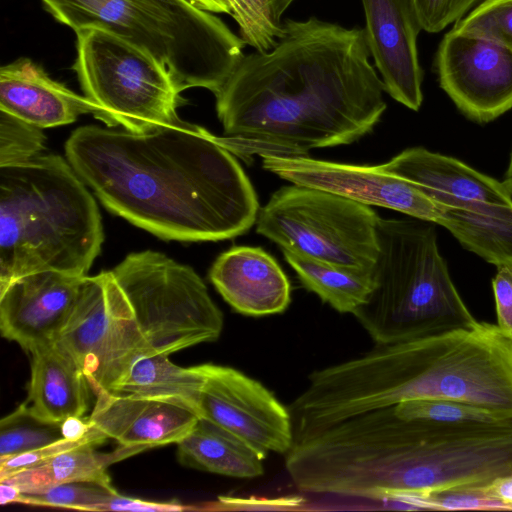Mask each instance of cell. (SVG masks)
<instances>
[{
	"instance_id": "obj_1",
	"label": "cell",
	"mask_w": 512,
	"mask_h": 512,
	"mask_svg": "<svg viewBox=\"0 0 512 512\" xmlns=\"http://www.w3.org/2000/svg\"><path fill=\"white\" fill-rule=\"evenodd\" d=\"M364 29L316 17L284 20L269 51L244 55L216 110L234 155L306 156L370 133L386 110Z\"/></svg>"
},
{
	"instance_id": "obj_2",
	"label": "cell",
	"mask_w": 512,
	"mask_h": 512,
	"mask_svg": "<svg viewBox=\"0 0 512 512\" xmlns=\"http://www.w3.org/2000/svg\"><path fill=\"white\" fill-rule=\"evenodd\" d=\"M65 154L109 211L162 239L225 240L256 223L249 178L218 136L198 125L141 133L86 125L72 132Z\"/></svg>"
},
{
	"instance_id": "obj_3",
	"label": "cell",
	"mask_w": 512,
	"mask_h": 512,
	"mask_svg": "<svg viewBox=\"0 0 512 512\" xmlns=\"http://www.w3.org/2000/svg\"><path fill=\"white\" fill-rule=\"evenodd\" d=\"M413 399L450 400L512 416V340L497 324L379 345L313 371L289 405L294 428L308 432Z\"/></svg>"
},
{
	"instance_id": "obj_4",
	"label": "cell",
	"mask_w": 512,
	"mask_h": 512,
	"mask_svg": "<svg viewBox=\"0 0 512 512\" xmlns=\"http://www.w3.org/2000/svg\"><path fill=\"white\" fill-rule=\"evenodd\" d=\"M335 472L350 497L412 499L449 491H487L512 477V416L404 419L390 406L347 418Z\"/></svg>"
},
{
	"instance_id": "obj_5",
	"label": "cell",
	"mask_w": 512,
	"mask_h": 512,
	"mask_svg": "<svg viewBox=\"0 0 512 512\" xmlns=\"http://www.w3.org/2000/svg\"><path fill=\"white\" fill-rule=\"evenodd\" d=\"M85 185L59 155L0 167V288L41 271L87 275L104 232Z\"/></svg>"
},
{
	"instance_id": "obj_6",
	"label": "cell",
	"mask_w": 512,
	"mask_h": 512,
	"mask_svg": "<svg viewBox=\"0 0 512 512\" xmlns=\"http://www.w3.org/2000/svg\"><path fill=\"white\" fill-rule=\"evenodd\" d=\"M433 224L379 217L374 287L353 312L375 344L435 336L478 322L450 277Z\"/></svg>"
},
{
	"instance_id": "obj_7",
	"label": "cell",
	"mask_w": 512,
	"mask_h": 512,
	"mask_svg": "<svg viewBox=\"0 0 512 512\" xmlns=\"http://www.w3.org/2000/svg\"><path fill=\"white\" fill-rule=\"evenodd\" d=\"M59 23L76 31L106 28L155 56L181 91L216 95L243 58L246 45L215 13L161 0H41Z\"/></svg>"
},
{
	"instance_id": "obj_8",
	"label": "cell",
	"mask_w": 512,
	"mask_h": 512,
	"mask_svg": "<svg viewBox=\"0 0 512 512\" xmlns=\"http://www.w3.org/2000/svg\"><path fill=\"white\" fill-rule=\"evenodd\" d=\"M111 272L131 305L132 318L105 374L106 390L139 356H170L220 337L223 314L190 266L146 250L129 254Z\"/></svg>"
},
{
	"instance_id": "obj_9",
	"label": "cell",
	"mask_w": 512,
	"mask_h": 512,
	"mask_svg": "<svg viewBox=\"0 0 512 512\" xmlns=\"http://www.w3.org/2000/svg\"><path fill=\"white\" fill-rule=\"evenodd\" d=\"M74 32L73 70L95 118L136 133L183 121L177 113L185 103L182 91L149 51L100 26Z\"/></svg>"
},
{
	"instance_id": "obj_10",
	"label": "cell",
	"mask_w": 512,
	"mask_h": 512,
	"mask_svg": "<svg viewBox=\"0 0 512 512\" xmlns=\"http://www.w3.org/2000/svg\"><path fill=\"white\" fill-rule=\"evenodd\" d=\"M379 216L345 196L301 185L284 186L259 210L256 232L323 262L372 270Z\"/></svg>"
},
{
	"instance_id": "obj_11",
	"label": "cell",
	"mask_w": 512,
	"mask_h": 512,
	"mask_svg": "<svg viewBox=\"0 0 512 512\" xmlns=\"http://www.w3.org/2000/svg\"><path fill=\"white\" fill-rule=\"evenodd\" d=\"M204 375L200 418L236 435L264 456L286 454L293 444L289 409L259 381L218 364L199 365Z\"/></svg>"
},
{
	"instance_id": "obj_12",
	"label": "cell",
	"mask_w": 512,
	"mask_h": 512,
	"mask_svg": "<svg viewBox=\"0 0 512 512\" xmlns=\"http://www.w3.org/2000/svg\"><path fill=\"white\" fill-rule=\"evenodd\" d=\"M263 168L292 184L321 189L439 224L445 206L412 182L380 165H357L306 156H262Z\"/></svg>"
},
{
	"instance_id": "obj_13",
	"label": "cell",
	"mask_w": 512,
	"mask_h": 512,
	"mask_svg": "<svg viewBox=\"0 0 512 512\" xmlns=\"http://www.w3.org/2000/svg\"><path fill=\"white\" fill-rule=\"evenodd\" d=\"M439 85L467 118L487 123L512 108V50L451 29L436 51Z\"/></svg>"
},
{
	"instance_id": "obj_14",
	"label": "cell",
	"mask_w": 512,
	"mask_h": 512,
	"mask_svg": "<svg viewBox=\"0 0 512 512\" xmlns=\"http://www.w3.org/2000/svg\"><path fill=\"white\" fill-rule=\"evenodd\" d=\"M367 46L384 90L413 111L422 105L423 70L417 37L422 30L413 0H361Z\"/></svg>"
},
{
	"instance_id": "obj_15",
	"label": "cell",
	"mask_w": 512,
	"mask_h": 512,
	"mask_svg": "<svg viewBox=\"0 0 512 512\" xmlns=\"http://www.w3.org/2000/svg\"><path fill=\"white\" fill-rule=\"evenodd\" d=\"M85 276L48 270L24 275L0 288L2 336L28 353L55 342Z\"/></svg>"
},
{
	"instance_id": "obj_16",
	"label": "cell",
	"mask_w": 512,
	"mask_h": 512,
	"mask_svg": "<svg viewBox=\"0 0 512 512\" xmlns=\"http://www.w3.org/2000/svg\"><path fill=\"white\" fill-rule=\"evenodd\" d=\"M131 318V305L111 271L86 275L55 343L74 359L89 381L109 354L119 327Z\"/></svg>"
},
{
	"instance_id": "obj_17",
	"label": "cell",
	"mask_w": 512,
	"mask_h": 512,
	"mask_svg": "<svg viewBox=\"0 0 512 512\" xmlns=\"http://www.w3.org/2000/svg\"><path fill=\"white\" fill-rule=\"evenodd\" d=\"M90 423L119 445L143 451L185 438L199 417L188 407L160 399L93 389Z\"/></svg>"
},
{
	"instance_id": "obj_18",
	"label": "cell",
	"mask_w": 512,
	"mask_h": 512,
	"mask_svg": "<svg viewBox=\"0 0 512 512\" xmlns=\"http://www.w3.org/2000/svg\"><path fill=\"white\" fill-rule=\"evenodd\" d=\"M381 166L417 185L445 207L512 204V195L503 181L485 175L458 159L422 147L406 149Z\"/></svg>"
},
{
	"instance_id": "obj_19",
	"label": "cell",
	"mask_w": 512,
	"mask_h": 512,
	"mask_svg": "<svg viewBox=\"0 0 512 512\" xmlns=\"http://www.w3.org/2000/svg\"><path fill=\"white\" fill-rule=\"evenodd\" d=\"M209 278L223 299L243 315L279 314L291 302L286 274L260 247L234 246L223 252L213 263Z\"/></svg>"
},
{
	"instance_id": "obj_20",
	"label": "cell",
	"mask_w": 512,
	"mask_h": 512,
	"mask_svg": "<svg viewBox=\"0 0 512 512\" xmlns=\"http://www.w3.org/2000/svg\"><path fill=\"white\" fill-rule=\"evenodd\" d=\"M0 110L42 129L97 112L85 96L52 79L40 64L26 57L0 68Z\"/></svg>"
},
{
	"instance_id": "obj_21",
	"label": "cell",
	"mask_w": 512,
	"mask_h": 512,
	"mask_svg": "<svg viewBox=\"0 0 512 512\" xmlns=\"http://www.w3.org/2000/svg\"><path fill=\"white\" fill-rule=\"evenodd\" d=\"M29 404L39 418L61 424L72 416L82 417L89 407L92 392L87 377L55 342L30 352Z\"/></svg>"
},
{
	"instance_id": "obj_22",
	"label": "cell",
	"mask_w": 512,
	"mask_h": 512,
	"mask_svg": "<svg viewBox=\"0 0 512 512\" xmlns=\"http://www.w3.org/2000/svg\"><path fill=\"white\" fill-rule=\"evenodd\" d=\"M178 461L190 468L235 478L263 475V454L224 428L199 418L177 443Z\"/></svg>"
},
{
	"instance_id": "obj_23",
	"label": "cell",
	"mask_w": 512,
	"mask_h": 512,
	"mask_svg": "<svg viewBox=\"0 0 512 512\" xmlns=\"http://www.w3.org/2000/svg\"><path fill=\"white\" fill-rule=\"evenodd\" d=\"M97 445L92 442L82 444L0 481L17 487L22 493H38L76 481L111 483L108 466L143 451L138 447L119 445L112 452L102 453L96 451Z\"/></svg>"
},
{
	"instance_id": "obj_24",
	"label": "cell",
	"mask_w": 512,
	"mask_h": 512,
	"mask_svg": "<svg viewBox=\"0 0 512 512\" xmlns=\"http://www.w3.org/2000/svg\"><path fill=\"white\" fill-rule=\"evenodd\" d=\"M204 375L199 365L181 367L167 355L136 358L111 391L182 404L200 418L199 398Z\"/></svg>"
},
{
	"instance_id": "obj_25",
	"label": "cell",
	"mask_w": 512,
	"mask_h": 512,
	"mask_svg": "<svg viewBox=\"0 0 512 512\" xmlns=\"http://www.w3.org/2000/svg\"><path fill=\"white\" fill-rule=\"evenodd\" d=\"M439 225L486 262L512 265V204L445 207Z\"/></svg>"
},
{
	"instance_id": "obj_26",
	"label": "cell",
	"mask_w": 512,
	"mask_h": 512,
	"mask_svg": "<svg viewBox=\"0 0 512 512\" xmlns=\"http://www.w3.org/2000/svg\"><path fill=\"white\" fill-rule=\"evenodd\" d=\"M281 250L302 285L340 313L353 314L374 287L373 269L339 266Z\"/></svg>"
},
{
	"instance_id": "obj_27",
	"label": "cell",
	"mask_w": 512,
	"mask_h": 512,
	"mask_svg": "<svg viewBox=\"0 0 512 512\" xmlns=\"http://www.w3.org/2000/svg\"><path fill=\"white\" fill-rule=\"evenodd\" d=\"M245 44L271 50L283 34L282 16L294 0H227Z\"/></svg>"
},
{
	"instance_id": "obj_28",
	"label": "cell",
	"mask_w": 512,
	"mask_h": 512,
	"mask_svg": "<svg viewBox=\"0 0 512 512\" xmlns=\"http://www.w3.org/2000/svg\"><path fill=\"white\" fill-rule=\"evenodd\" d=\"M61 424L36 416L27 401L0 420V459L63 439Z\"/></svg>"
},
{
	"instance_id": "obj_29",
	"label": "cell",
	"mask_w": 512,
	"mask_h": 512,
	"mask_svg": "<svg viewBox=\"0 0 512 512\" xmlns=\"http://www.w3.org/2000/svg\"><path fill=\"white\" fill-rule=\"evenodd\" d=\"M117 494L111 483L76 481L38 493H22L19 503L82 511H102L105 504Z\"/></svg>"
},
{
	"instance_id": "obj_30",
	"label": "cell",
	"mask_w": 512,
	"mask_h": 512,
	"mask_svg": "<svg viewBox=\"0 0 512 512\" xmlns=\"http://www.w3.org/2000/svg\"><path fill=\"white\" fill-rule=\"evenodd\" d=\"M452 29L512 50V0H484Z\"/></svg>"
},
{
	"instance_id": "obj_31",
	"label": "cell",
	"mask_w": 512,
	"mask_h": 512,
	"mask_svg": "<svg viewBox=\"0 0 512 512\" xmlns=\"http://www.w3.org/2000/svg\"><path fill=\"white\" fill-rule=\"evenodd\" d=\"M42 128L0 110V167L27 162L44 150Z\"/></svg>"
},
{
	"instance_id": "obj_32",
	"label": "cell",
	"mask_w": 512,
	"mask_h": 512,
	"mask_svg": "<svg viewBox=\"0 0 512 512\" xmlns=\"http://www.w3.org/2000/svg\"><path fill=\"white\" fill-rule=\"evenodd\" d=\"M108 437L92 425L90 432L80 440L61 439L46 446L25 453L0 459V480H3L23 469L39 465L55 455L78 447L85 443L105 442Z\"/></svg>"
},
{
	"instance_id": "obj_33",
	"label": "cell",
	"mask_w": 512,
	"mask_h": 512,
	"mask_svg": "<svg viewBox=\"0 0 512 512\" xmlns=\"http://www.w3.org/2000/svg\"><path fill=\"white\" fill-rule=\"evenodd\" d=\"M479 0H413L422 30L438 33L460 20Z\"/></svg>"
},
{
	"instance_id": "obj_34",
	"label": "cell",
	"mask_w": 512,
	"mask_h": 512,
	"mask_svg": "<svg viewBox=\"0 0 512 512\" xmlns=\"http://www.w3.org/2000/svg\"><path fill=\"white\" fill-rule=\"evenodd\" d=\"M497 326L512 340V265L497 267L492 279Z\"/></svg>"
},
{
	"instance_id": "obj_35",
	"label": "cell",
	"mask_w": 512,
	"mask_h": 512,
	"mask_svg": "<svg viewBox=\"0 0 512 512\" xmlns=\"http://www.w3.org/2000/svg\"><path fill=\"white\" fill-rule=\"evenodd\" d=\"M191 509L194 508L185 506L176 500L168 502L147 501L122 496L118 493L105 504L102 511L179 512Z\"/></svg>"
},
{
	"instance_id": "obj_36",
	"label": "cell",
	"mask_w": 512,
	"mask_h": 512,
	"mask_svg": "<svg viewBox=\"0 0 512 512\" xmlns=\"http://www.w3.org/2000/svg\"><path fill=\"white\" fill-rule=\"evenodd\" d=\"M92 424L89 419L81 417H68L61 423V432L65 439L80 440L84 438L91 430Z\"/></svg>"
},
{
	"instance_id": "obj_37",
	"label": "cell",
	"mask_w": 512,
	"mask_h": 512,
	"mask_svg": "<svg viewBox=\"0 0 512 512\" xmlns=\"http://www.w3.org/2000/svg\"><path fill=\"white\" fill-rule=\"evenodd\" d=\"M22 492L15 486L0 481V503L6 505L9 503H19Z\"/></svg>"
},
{
	"instance_id": "obj_38",
	"label": "cell",
	"mask_w": 512,
	"mask_h": 512,
	"mask_svg": "<svg viewBox=\"0 0 512 512\" xmlns=\"http://www.w3.org/2000/svg\"><path fill=\"white\" fill-rule=\"evenodd\" d=\"M212 13H226L231 15L230 6L227 0H207Z\"/></svg>"
},
{
	"instance_id": "obj_39",
	"label": "cell",
	"mask_w": 512,
	"mask_h": 512,
	"mask_svg": "<svg viewBox=\"0 0 512 512\" xmlns=\"http://www.w3.org/2000/svg\"><path fill=\"white\" fill-rule=\"evenodd\" d=\"M503 183L505 184V186L507 187L508 191L512 195V152L510 154V160H509V163H508V167H507V170H506V173H505V177H504Z\"/></svg>"
},
{
	"instance_id": "obj_40",
	"label": "cell",
	"mask_w": 512,
	"mask_h": 512,
	"mask_svg": "<svg viewBox=\"0 0 512 512\" xmlns=\"http://www.w3.org/2000/svg\"><path fill=\"white\" fill-rule=\"evenodd\" d=\"M187 1H189L191 4H193L194 6L200 8V9L211 12V8H210V5L207 0H187Z\"/></svg>"
}]
</instances>
